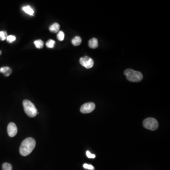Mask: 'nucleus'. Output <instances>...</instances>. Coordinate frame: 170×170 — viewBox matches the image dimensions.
I'll return each mask as SVG.
<instances>
[{
	"label": "nucleus",
	"instance_id": "f257e3e1",
	"mask_svg": "<svg viewBox=\"0 0 170 170\" xmlns=\"http://www.w3.org/2000/svg\"><path fill=\"white\" fill-rule=\"evenodd\" d=\"M36 141L32 138H28L24 140L19 148V152L22 156H27L29 155L36 146Z\"/></svg>",
	"mask_w": 170,
	"mask_h": 170
},
{
	"label": "nucleus",
	"instance_id": "f03ea898",
	"mask_svg": "<svg viewBox=\"0 0 170 170\" xmlns=\"http://www.w3.org/2000/svg\"><path fill=\"white\" fill-rule=\"evenodd\" d=\"M124 74L128 80L133 82H140L142 80L143 77L141 72L135 71L130 69L126 70L124 71Z\"/></svg>",
	"mask_w": 170,
	"mask_h": 170
},
{
	"label": "nucleus",
	"instance_id": "7ed1b4c3",
	"mask_svg": "<svg viewBox=\"0 0 170 170\" xmlns=\"http://www.w3.org/2000/svg\"><path fill=\"white\" fill-rule=\"evenodd\" d=\"M25 112L29 117L33 118L37 115V110L33 103L29 100H25L23 102Z\"/></svg>",
	"mask_w": 170,
	"mask_h": 170
},
{
	"label": "nucleus",
	"instance_id": "20e7f679",
	"mask_svg": "<svg viewBox=\"0 0 170 170\" xmlns=\"http://www.w3.org/2000/svg\"><path fill=\"white\" fill-rule=\"evenodd\" d=\"M143 125L146 129L152 131L158 129L159 126L157 121L153 118H148L145 119L143 122Z\"/></svg>",
	"mask_w": 170,
	"mask_h": 170
},
{
	"label": "nucleus",
	"instance_id": "39448f33",
	"mask_svg": "<svg viewBox=\"0 0 170 170\" xmlns=\"http://www.w3.org/2000/svg\"><path fill=\"white\" fill-rule=\"evenodd\" d=\"M79 62L81 65L87 69H90L92 68L94 64L93 59L87 56L80 58Z\"/></svg>",
	"mask_w": 170,
	"mask_h": 170
},
{
	"label": "nucleus",
	"instance_id": "423d86ee",
	"mask_svg": "<svg viewBox=\"0 0 170 170\" xmlns=\"http://www.w3.org/2000/svg\"><path fill=\"white\" fill-rule=\"evenodd\" d=\"M96 107L94 103L89 102L84 103L80 107V111L83 113H88L92 112Z\"/></svg>",
	"mask_w": 170,
	"mask_h": 170
},
{
	"label": "nucleus",
	"instance_id": "0eeeda50",
	"mask_svg": "<svg viewBox=\"0 0 170 170\" xmlns=\"http://www.w3.org/2000/svg\"><path fill=\"white\" fill-rule=\"evenodd\" d=\"M7 132L9 136L10 137H14L17 134L18 129L14 123L10 122L9 124L7 127Z\"/></svg>",
	"mask_w": 170,
	"mask_h": 170
},
{
	"label": "nucleus",
	"instance_id": "6e6552de",
	"mask_svg": "<svg viewBox=\"0 0 170 170\" xmlns=\"http://www.w3.org/2000/svg\"><path fill=\"white\" fill-rule=\"evenodd\" d=\"M0 72L3 73L6 77H8L12 73V70L10 67L4 66L0 68Z\"/></svg>",
	"mask_w": 170,
	"mask_h": 170
},
{
	"label": "nucleus",
	"instance_id": "1a4fd4ad",
	"mask_svg": "<svg viewBox=\"0 0 170 170\" xmlns=\"http://www.w3.org/2000/svg\"><path fill=\"white\" fill-rule=\"evenodd\" d=\"M22 10L30 16H33L34 14V10L31 6L29 5L25 6L22 7Z\"/></svg>",
	"mask_w": 170,
	"mask_h": 170
},
{
	"label": "nucleus",
	"instance_id": "9d476101",
	"mask_svg": "<svg viewBox=\"0 0 170 170\" xmlns=\"http://www.w3.org/2000/svg\"><path fill=\"white\" fill-rule=\"evenodd\" d=\"M88 46L93 49L97 48L98 46V40L96 38H93L88 42Z\"/></svg>",
	"mask_w": 170,
	"mask_h": 170
},
{
	"label": "nucleus",
	"instance_id": "9b49d317",
	"mask_svg": "<svg viewBox=\"0 0 170 170\" xmlns=\"http://www.w3.org/2000/svg\"><path fill=\"white\" fill-rule=\"evenodd\" d=\"M60 26L59 24L57 23H55L49 27V30L52 33L58 32L60 29Z\"/></svg>",
	"mask_w": 170,
	"mask_h": 170
},
{
	"label": "nucleus",
	"instance_id": "f8f14e48",
	"mask_svg": "<svg viewBox=\"0 0 170 170\" xmlns=\"http://www.w3.org/2000/svg\"><path fill=\"white\" fill-rule=\"evenodd\" d=\"M81 42H82V40H81V37L79 36L75 37L71 41L72 45L74 46H79L81 44Z\"/></svg>",
	"mask_w": 170,
	"mask_h": 170
},
{
	"label": "nucleus",
	"instance_id": "ddd939ff",
	"mask_svg": "<svg viewBox=\"0 0 170 170\" xmlns=\"http://www.w3.org/2000/svg\"><path fill=\"white\" fill-rule=\"evenodd\" d=\"M34 44L36 47L38 49H41L43 46V42L41 40H36L34 42Z\"/></svg>",
	"mask_w": 170,
	"mask_h": 170
},
{
	"label": "nucleus",
	"instance_id": "4468645a",
	"mask_svg": "<svg viewBox=\"0 0 170 170\" xmlns=\"http://www.w3.org/2000/svg\"><path fill=\"white\" fill-rule=\"evenodd\" d=\"M55 41L52 40V39H50L46 43V46L48 48H52L55 46Z\"/></svg>",
	"mask_w": 170,
	"mask_h": 170
},
{
	"label": "nucleus",
	"instance_id": "2eb2a0df",
	"mask_svg": "<svg viewBox=\"0 0 170 170\" xmlns=\"http://www.w3.org/2000/svg\"><path fill=\"white\" fill-rule=\"evenodd\" d=\"M2 170H12V166L10 163H5L2 165Z\"/></svg>",
	"mask_w": 170,
	"mask_h": 170
},
{
	"label": "nucleus",
	"instance_id": "dca6fc26",
	"mask_svg": "<svg viewBox=\"0 0 170 170\" xmlns=\"http://www.w3.org/2000/svg\"><path fill=\"white\" fill-rule=\"evenodd\" d=\"M7 37H8V35L6 31H0V40L1 41H4L5 40H6Z\"/></svg>",
	"mask_w": 170,
	"mask_h": 170
},
{
	"label": "nucleus",
	"instance_id": "f3484780",
	"mask_svg": "<svg viewBox=\"0 0 170 170\" xmlns=\"http://www.w3.org/2000/svg\"><path fill=\"white\" fill-rule=\"evenodd\" d=\"M65 34L64 33V32L62 31H60L59 32H58V34L57 35V39L60 41H62L64 39Z\"/></svg>",
	"mask_w": 170,
	"mask_h": 170
},
{
	"label": "nucleus",
	"instance_id": "a211bd4d",
	"mask_svg": "<svg viewBox=\"0 0 170 170\" xmlns=\"http://www.w3.org/2000/svg\"><path fill=\"white\" fill-rule=\"evenodd\" d=\"M16 39V37L15 36H13V35L8 36L7 38H6V40L9 43H12L15 41Z\"/></svg>",
	"mask_w": 170,
	"mask_h": 170
},
{
	"label": "nucleus",
	"instance_id": "6ab92c4d",
	"mask_svg": "<svg viewBox=\"0 0 170 170\" xmlns=\"http://www.w3.org/2000/svg\"><path fill=\"white\" fill-rule=\"evenodd\" d=\"M83 167L85 169H88V170H94V167L92 165H88L87 163H85L83 165Z\"/></svg>",
	"mask_w": 170,
	"mask_h": 170
},
{
	"label": "nucleus",
	"instance_id": "aec40b11",
	"mask_svg": "<svg viewBox=\"0 0 170 170\" xmlns=\"http://www.w3.org/2000/svg\"><path fill=\"white\" fill-rule=\"evenodd\" d=\"M86 155H87L88 158H94L96 157V155L91 154L89 151H87V152H86Z\"/></svg>",
	"mask_w": 170,
	"mask_h": 170
},
{
	"label": "nucleus",
	"instance_id": "412c9836",
	"mask_svg": "<svg viewBox=\"0 0 170 170\" xmlns=\"http://www.w3.org/2000/svg\"><path fill=\"white\" fill-rule=\"evenodd\" d=\"M1 53H2V52H1V50H0V55H1Z\"/></svg>",
	"mask_w": 170,
	"mask_h": 170
}]
</instances>
